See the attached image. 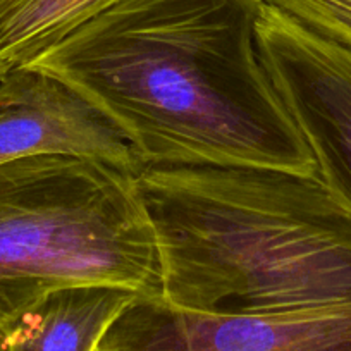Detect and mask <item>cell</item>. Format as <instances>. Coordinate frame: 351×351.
I'll return each mask as SVG.
<instances>
[{"label":"cell","mask_w":351,"mask_h":351,"mask_svg":"<svg viewBox=\"0 0 351 351\" xmlns=\"http://www.w3.org/2000/svg\"><path fill=\"white\" fill-rule=\"evenodd\" d=\"M263 0H114L29 67L69 84L150 165L317 172L260 57Z\"/></svg>","instance_id":"6da1fadb"},{"label":"cell","mask_w":351,"mask_h":351,"mask_svg":"<svg viewBox=\"0 0 351 351\" xmlns=\"http://www.w3.org/2000/svg\"><path fill=\"white\" fill-rule=\"evenodd\" d=\"M134 180L167 305L241 315L351 303V208L319 172L150 165Z\"/></svg>","instance_id":"7a4b0ae2"},{"label":"cell","mask_w":351,"mask_h":351,"mask_svg":"<svg viewBox=\"0 0 351 351\" xmlns=\"http://www.w3.org/2000/svg\"><path fill=\"white\" fill-rule=\"evenodd\" d=\"M134 174L73 155L0 165V327L73 286L160 298L157 241Z\"/></svg>","instance_id":"3957f363"},{"label":"cell","mask_w":351,"mask_h":351,"mask_svg":"<svg viewBox=\"0 0 351 351\" xmlns=\"http://www.w3.org/2000/svg\"><path fill=\"white\" fill-rule=\"evenodd\" d=\"M260 57L319 176L351 208V47L263 4Z\"/></svg>","instance_id":"277c9868"},{"label":"cell","mask_w":351,"mask_h":351,"mask_svg":"<svg viewBox=\"0 0 351 351\" xmlns=\"http://www.w3.org/2000/svg\"><path fill=\"white\" fill-rule=\"evenodd\" d=\"M95 351H351V303L219 315L136 296Z\"/></svg>","instance_id":"5b68a950"},{"label":"cell","mask_w":351,"mask_h":351,"mask_svg":"<svg viewBox=\"0 0 351 351\" xmlns=\"http://www.w3.org/2000/svg\"><path fill=\"white\" fill-rule=\"evenodd\" d=\"M33 155L99 158L138 171L123 133L83 95L36 67H12L0 77V165Z\"/></svg>","instance_id":"8992f818"},{"label":"cell","mask_w":351,"mask_h":351,"mask_svg":"<svg viewBox=\"0 0 351 351\" xmlns=\"http://www.w3.org/2000/svg\"><path fill=\"white\" fill-rule=\"evenodd\" d=\"M136 296L110 286L57 289L0 327V351H95Z\"/></svg>","instance_id":"52a82bcc"},{"label":"cell","mask_w":351,"mask_h":351,"mask_svg":"<svg viewBox=\"0 0 351 351\" xmlns=\"http://www.w3.org/2000/svg\"><path fill=\"white\" fill-rule=\"evenodd\" d=\"M114 0H0V62L29 66Z\"/></svg>","instance_id":"ba28073f"},{"label":"cell","mask_w":351,"mask_h":351,"mask_svg":"<svg viewBox=\"0 0 351 351\" xmlns=\"http://www.w3.org/2000/svg\"><path fill=\"white\" fill-rule=\"evenodd\" d=\"M313 32L351 47V0H263Z\"/></svg>","instance_id":"9c48e42d"},{"label":"cell","mask_w":351,"mask_h":351,"mask_svg":"<svg viewBox=\"0 0 351 351\" xmlns=\"http://www.w3.org/2000/svg\"><path fill=\"white\" fill-rule=\"evenodd\" d=\"M9 69H12V67H9V66H8V64H4V62H0V77L4 76V74H5V73H8V71H9Z\"/></svg>","instance_id":"30bf717a"}]
</instances>
